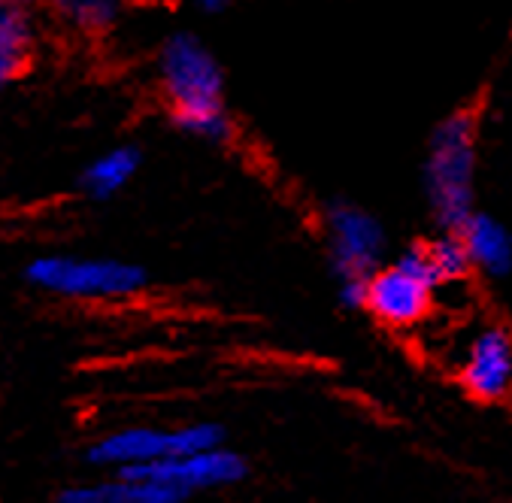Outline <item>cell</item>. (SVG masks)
I'll use <instances>...</instances> for the list:
<instances>
[{"instance_id":"6da1fadb","label":"cell","mask_w":512,"mask_h":503,"mask_svg":"<svg viewBox=\"0 0 512 503\" xmlns=\"http://www.w3.org/2000/svg\"><path fill=\"white\" fill-rule=\"evenodd\" d=\"M158 73L173 107V122L185 134L210 143H222L231 137L222 67L194 34L179 31L164 40Z\"/></svg>"},{"instance_id":"5bb4252c","label":"cell","mask_w":512,"mask_h":503,"mask_svg":"<svg viewBox=\"0 0 512 503\" xmlns=\"http://www.w3.org/2000/svg\"><path fill=\"white\" fill-rule=\"evenodd\" d=\"M431 261L440 273L443 282H452V279H461L473 264H470V252L464 246V237L458 231H443L431 246Z\"/></svg>"},{"instance_id":"9a60e30c","label":"cell","mask_w":512,"mask_h":503,"mask_svg":"<svg viewBox=\"0 0 512 503\" xmlns=\"http://www.w3.org/2000/svg\"><path fill=\"white\" fill-rule=\"evenodd\" d=\"M340 304L349 310L367 307V279L364 276H343L340 279Z\"/></svg>"},{"instance_id":"8fae6325","label":"cell","mask_w":512,"mask_h":503,"mask_svg":"<svg viewBox=\"0 0 512 503\" xmlns=\"http://www.w3.org/2000/svg\"><path fill=\"white\" fill-rule=\"evenodd\" d=\"M31 25L22 0H0V91H4L28 61Z\"/></svg>"},{"instance_id":"8992f818","label":"cell","mask_w":512,"mask_h":503,"mask_svg":"<svg viewBox=\"0 0 512 503\" xmlns=\"http://www.w3.org/2000/svg\"><path fill=\"white\" fill-rule=\"evenodd\" d=\"M119 473L149 476V479H158V482L179 488L185 497H194V494L240 485L249 476V461L237 449L222 443V446L203 449V452H188V455H176L167 461H155V464L119 470Z\"/></svg>"},{"instance_id":"3957f363","label":"cell","mask_w":512,"mask_h":503,"mask_svg":"<svg viewBox=\"0 0 512 503\" xmlns=\"http://www.w3.org/2000/svg\"><path fill=\"white\" fill-rule=\"evenodd\" d=\"M225 428L219 422H188L176 428H152V425H128L119 431H110L104 437H97L85 458L94 467H107L113 473L131 470V467H146L155 461H167L176 455L188 452H203L222 446Z\"/></svg>"},{"instance_id":"7c38bea8","label":"cell","mask_w":512,"mask_h":503,"mask_svg":"<svg viewBox=\"0 0 512 503\" xmlns=\"http://www.w3.org/2000/svg\"><path fill=\"white\" fill-rule=\"evenodd\" d=\"M137 167H140V152L134 146H116L88 164L82 185L91 197L107 200V197L119 194L134 179Z\"/></svg>"},{"instance_id":"30bf717a","label":"cell","mask_w":512,"mask_h":503,"mask_svg":"<svg viewBox=\"0 0 512 503\" xmlns=\"http://www.w3.org/2000/svg\"><path fill=\"white\" fill-rule=\"evenodd\" d=\"M470 252V264L491 279H503L512 270V234L488 213H473L458 231Z\"/></svg>"},{"instance_id":"277c9868","label":"cell","mask_w":512,"mask_h":503,"mask_svg":"<svg viewBox=\"0 0 512 503\" xmlns=\"http://www.w3.org/2000/svg\"><path fill=\"white\" fill-rule=\"evenodd\" d=\"M443 285L428 246L406 249L391 264L367 279V307L376 322L406 331L425 322L434 304V291Z\"/></svg>"},{"instance_id":"9c48e42d","label":"cell","mask_w":512,"mask_h":503,"mask_svg":"<svg viewBox=\"0 0 512 503\" xmlns=\"http://www.w3.org/2000/svg\"><path fill=\"white\" fill-rule=\"evenodd\" d=\"M188 497L158 479L149 476H125L113 473V479L82 482L61 491L58 503H185Z\"/></svg>"},{"instance_id":"7a4b0ae2","label":"cell","mask_w":512,"mask_h":503,"mask_svg":"<svg viewBox=\"0 0 512 503\" xmlns=\"http://www.w3.org/2000/svg\"><path fill=\"white\" fill-rule=\"evenodd\" d=\"M476 128L467 113H455L437 125L425 158V194L434 222L443 231H461L476 213Z\"/></svg>"},{"instance_id":"52a82bcc","label":"cell","mask_w":512,"mask_h":503,"mask_svg":"<svg viewBox=\"0 0 512 503\" xmlns=\"http://www.w3.org/2000/svg\"><path fill=\"white\" fill-rule=\"evenodd\" d=\"M325 234L340 279L343 276L370 279L382 267L385 228L373 213L352 204H334L325 213Z\"/></svg>"},{"instance_id":"2e32d148","label":"cell","mask_w":512,"mask_h":503,"mask_svg":"<svg viewBox=\"0 0 512 503\" xmlns=\"http://www.w3.org/2000/svg\"><path fill=\"white\" fill-rule=\"evenodd\" d=\"M194 7L200 10V13H225L228 7H231V0H194Z\"/></svg>"},{"instance_id":"5b68a950","label":"cell","mask_w":512,"mask_h":503,"mask_svg":"<svg viewBox=\"0 0 512 503\" xmlns=\"http://www.w3.org/2000/svg\"><path fill=\"white\" fill-rule=\"evenodd\" d=\"M28 279L37 288L70 300H125L146 285V273L137 264L73 255H46L31 261Z\"/></svg>"},{"instance_id":"4fadbf2b","label":"cell","mask_w":512,"mask_h":503,"mask_svg":"<svg viewBox=\"0 0 512 503\" xmlns=\"http://www.w3.org/2000/svg\"><path fill=\"white\" fill-rule=\"evenodd\" d=\"M52 4L79 31H107L122 13V0H52Z\"/></svg>"},{"instance_id":"ba28073f","label":"cell","mask_w":512,"mask_h":503,"mask_svg":"<svg viewBox=\"0 0 512 503\" xmlns=\"http://www.w3.org/2000/svg\"><path fill=\"white\" fill-rule=\"evenodd\" d=\"M458 382L479 404H500L512 397V334L485 325L479 328L458 358Z\"/></svg>"}]
</instances>
